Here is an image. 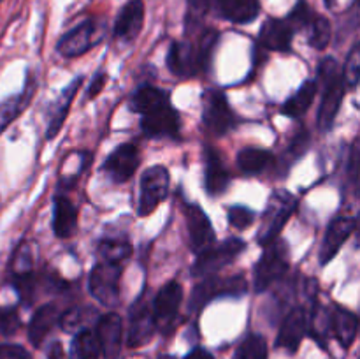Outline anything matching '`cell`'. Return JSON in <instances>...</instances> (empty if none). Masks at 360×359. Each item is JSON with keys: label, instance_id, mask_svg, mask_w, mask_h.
Returning a JSON list of instances; mask_svg holds the SVG:
<instances>
[{"label": "cell", "instance_id": "6da1fadb", "mask_svg": "<svg viewBox=\"0 0 360 359\" xmlns=\"http://www.w3.org/2000/svg\"><path fill=\"white\" fill-rule=\"evenodd\" d=\"M297 199L287 190H274L273 196L267 201L266 211L262 217V225L259 231V243L267 246L280 236L290 215L295 211Z\"/></svg>", "mask_w": 360, "mask_h": 359}, {"label": "cell", "instance_id": "7a4b0ae2", "mask_svg": "<svg viewBox=\"0 0 360 359\" xmlns=\"http://www.w3.org/2000/svg\"><path fill=\"white\" fill-rule=\"evenodd\" d=\"M287 270V245L281 241H273L271 245H267L266 252L262 253V257H260L255 266V273H253V278H255V291L264 292L271 284L280 280Z\"/></svg>", "mask_w": 360, "mask_h": 359}, {"label": "cell", "instance_id": "3957f363", "mask_svg": "<svg viewBox=\"0 0 360 359\" xmlns=\"http://www.w3.org/2000/svg\"><path fill=\"white\" fill-rule=\"evenodd\" d=\"M243 250H245V243L238 238L227 239V241L220 243L213 248L207 246L197 257L195 264L192 267V275L197 278L210 277V275L217 273L221 267L227 266L229 263H232Z\"/></svg>", "mask_w": 360, "mask_h": 359}, {"label": "cell", "instance_id": "277c9868", "mask_svg": "<svg viewBox=\"0 0 360 359\" xmlns=\"http://www.w3.org/2000/svg\"><path fill=\"white\" fill-rule=\"evenodd\" d=\"M169 190V171L164 165H153L141 176L139 206L137 213L141 217L153 213L158 204L167 197Z\"/></svg>", "mask_w": 360, "mask_h": 359}, {"label": "cell", "instance_id": "5b68a950", "mask_svg": "<svg viewBox=\"0 0 360 359\" xmlns=\"http://www.w3.org/2000/svg\"><path fill=\"white\" fill-rule=\"evenodd\" d=\"M122 264L101 263L90 273V292L105 306H115L120 299Z\"/></svg>", "mask_w": 360, "mask_h": 359}, {"label": "cell", "instance_id": "8992f818", "mask_svg": "<svg viewBox=\"0 0 360 359\" xmlns=\"http://www.w3.org/2000/svg\"><path fill=\"white\" fill-rule=\"evenodd\" d=\"M248 289L246 280L243 277H229V278H206L200 282L192 294V310H199L211 299L218 296H243Z\"/></svg>", "mask_w": 360, "mask_h": 359}, {"label": "cell", "instance_id": "52a82bcc", "mask_svg": "<svg viewBox=\"0 0 360 359\" xmlns=\"http://www.w3.org/2000/svg\"><path fill=\"white\" fill-rule=\"evenodd\" d=\"M98 41H101V28H98L97 21L86 20L77 25L76 28H72L70 32H67L58 41L56 49H58V53L62 56L74 58V56L84 55Z\"/></svg>", "mask_w": 360, "mask_h": 359}, {"label": "cell", "instance_id": "ba28073f", "mask_svg": "<svg viewBox=\"0 0 360 359\" xmlns=\"http://www.w3.org/2000/svg\"><path fill=\"white\" fill-rule=\"evenodd\" d=\"M202 118L213 134H225L234 125V115L225 94L210 90L202 95Z\"/></svg>", "mask_w": 360, "mask_h": 359}, {"label": "cell", "instance_id": "9c48e42d", "mask_svg": "<svg viewBox=\"0 0 360 359\" xmlns=\"http://www.w3.org/2000/svg\"><path fill=\"white\" fill-rule=\"evenodd\" d=\"M183 299V289L178 282H169L160 289L153 301V319L157 327L167 331L178 317L179 305Z\"/></svg>", "mask_w": 360, "mask_h": 359}, {"label": "cell", "instance_id": "30bf717a", "mask_svg": "<svg viewBox=\"0 0 360 359\" xmlns=\"http://www.w3.org/2000/svg\"><path fill=\"white\" fill-rule=\"evenodd\" d=\"M157 324L153 319V310L144 301L136 303L130 310L129 334H127V345L132 348L148 344L153 336Z\"/></svg>", "mask_w": 360, "mask_h": 359}, {"label": "cell", "instance_id": "8fae6325", "mask_svg": "<svg viewBox=\"0 0 360 359\" xmlns=\"http://www.w3.org/2000/svg\"><path fill=\"white\" fill-rule=\"evenodd\" d=\"M322 83L323 97L319 111V127L322 130H329L334 125V120H336L338 113H340L347 84H345L341 73L338 76L330 77V80L322 81Z\"/></svg>", "mask_w": 360, "mask_h": 359}, {"label": "cell", "instance_id": "7c38bea8", "mask_svg": "<svg viewBox=\"0 0 360 359\" xmlns=\"http://www.w3.org/2000/svg\"><path fill=\"white\" fill-rule=\"evenodd\" d=\"M139 165V150L134 144H120L104 162V171L111 176L112 182L123 183L132 178Z\"/></svg>", "mask_w": 360, "mask_h": 359}, {"label": "cell", "instance_id": "4fadbf2b", "mask_svg": "<svg viewBox=\"0 0 360 359\" xmlns=\"http://www.w3.org/2000/svg\"><path fill=\"white\" fill-rule=\"evenodd\" d=\"M97 340L101 352L108 359H115L122 351L123 324L118 313H105L97 322Z\"/></svg>", "mask_w": 360, "mask_h": 359}, {"label": "cell", "instance_id": "5bb4252c", "mask_svg": "<svg viewBox=\"0 0 360 359\" xmlns=\"http://www.w3.org/2000/svg\"><path fill=\"white\" fill-rule=\"evenodd\" d=\"M352 231H354V218L338 217L330 222L322 246H320V264L322 266H327L338 256L345 241L350 238Z\"/></svg>", "mask_w": 360, "mask_h": 359}, {"label": "cell", "instance_id": "9a60e30c", "mask_svg": "<svg viewBox=\"0 0 360 359\" xmlns=\"http://www.w3.org/2000/svg\"><path fill=\"white\" fill-rule=\"evenodd\" d=\"M308 317L302 308H294L287 317H285L283 324L278 333L276 345L285 348L288 352H295L301 345L302 338H304L306 331H308Z\"/></svg>", "mask_w": 360, "mask_h": 359}, {"label": "cell", "instance_id": "2e32d148", "mask_svg": "<svg viewBox=\"0 0 360 359\" xmlns=\"http://www.w3.org/2000/svg\"><path fill=\"white\" fill-rule=\"evenodd\" d=\"M186 225H188L190 245L195 252H202L213 241V225H211L207 215L200 210L197 204H190L186 208Z\"/></svg>", "mask_w": 360, "mask_h": 359}, {"label": "cell", "instance_id": "e0dca14e", "mask_svg": "<svg viewBox=\"0 0 360 359\" xmlns=\"http://www.w3.org/2000/svg\"><path fill=\"white\" fill-rule=\"evenodd\" d=\"M141 127H143V132L150 137L176 136L179 130V116L172 109V106L167 104L158 111L144 115L141 120Z\"/></svg>", "mask_w": 360, "mask_h": 359}, {"label": "cell", "instance_id": "ac0fdd59", "mask_svg": "<svg viewBox=\"0 0 360 359\" xmlns=\"http://www.w3.org/2000/svg\"><path fill=\"white\" fill-rule=\"evenodd\" d=\"M144 23V4L143 0H130L122 13L118 14L115 23V35L120 41L130 42L139 35Z\"/></svg>", "mask_w": 360, "mask_h": 359}, {"label": "cell", "instance_id": "d6986e66", "mask_svg": "<svg viewBox=\"0 0 360 359\" xmlns=\"http://www.w3.org/2000/svg\"><path fill=\"white\" fill-rule=\"evenodd\" d=\"M294 28L287 20H267L260 28V44L271 51H290Z\"/></svg>", "mask_w": 360, "mask_h": 359}, {"label": "cell", "instance_id": "ffe728a7", "mask_svg": "<svg viewBox=\"0 0 360 359\" xmlns=\"http://www.w3.org/2000/svg\"><path fill=\"white\" fill-rule=\"evenodd\" d=\"M211 6L220 11L225 20L232 23H250L260 13L259 0H211Z\"/></svg>", "mask_w": 360, "mask_h": 359}, {"label": "cell", "instance_id": "44dd1931", "mask_svg": "<svg viewBox=\"0 0 360 359\" xmlns=\"http://www.w3.org/2000/svg\"><path fill=\"white\" fill-rule=\"evenodd\" d=\"M167 65L172 74L179 77H188L199 69L197 53L190 42H172L167 55Z\"/></svg>", "mask_w": 360, "mask_h": 359}, {"label": "cell", "instance_id": "7402d4cb", "mask_svg": "<svg viewBox=\"0 0 360 359\" xmlns=\"http://www.w3.org/2000/svg\"><path fill=\"white\" fill-rule=\"evenodd\" d=\"M330 329L336 340L343 348H348L354 344L355 336L359 331V319L354 312L343 308V306H336L330 312Z\"/></svg>", "mask_w": 360, "mask_h": 359}, {"label": "cell", "instance_id": "603a6c76", "mask_svg": "<svg viewBox=\"0 0 360 359\" xmlns=\"http://www.w3.org/2000/svg\"><path fill=\"white\" fill-rule=\"evenodd\" d=\"M77 210L69 197L56 196L53 203V231L58 238H70L76 231Z\"/></svg>", "mask_w": 360, "mask_h": 359}, {"label": "cell", "instance_id": "cb8c5ba5", "mask_svg": "<svg viewBox=\"0 0 360 359\" xmlns=\"http://www.w3.org/2000/svg\"><path fill=\"white\" fill-rule=\"evenodd\" d=\"M58 308H56L53 303L41 306V308L34 313L30 324H28V340H30V344L34 345V347H39V345L44 341V338L48 336L49 331L53 329V326L58 322Z\"/></svg>", "mask_w": 360, "mask_h": 359}, {"label": "cell", "instance_id": "d4e9b609", "mask_svg": "<svg viewBox=\"0 0 360 359\" xmlns=\"http://www.w3.org/2000/svg\"><path fill=\"white\" fill-rule=\"evenodd\" d=\"M231 176L225 169L224 162L214 150H206V171H204V187L210 196H218L227 189Z\"/></svg>", "mask_w": 360, "mask_h": 359}, {"label": "cell", "instance_id": "484cf974", "mask_svg": "<svg viewBox=\"0 0 360 359\" xmlns=\"http://www.w3.org/2000/svg\"><path fill=\"white\" fill-rule=\"evenodd\" d=\"M81 83H83V77H76V80H74L72 83L63 90L62 97H60L58 101L55 102V106H53L48 132H46V137H48V139H53V137L60 132V129H62L63 122H65L67 115H69V108L74 101V95H76L77 90H79Z\"/></svg>", "mask_w": 360, "mask_h": 359}, {"label": "cell", "instance_id": "4316f807", "mask_svg": "<svg viewBox=\"0 0 360 359\" xmlns=\"http://www.w3.org/2000/svg\"><path fill=\"white\" fill-rule=\"evenodd\" d=\"M171 104L169 102V95L165 92L158 90L155 87H141L139 90L134 94L132 106L137 113L141 115H150V113L158 111L164 106Z\"/></svg>", "mask_w": 360, "mask_h": 359}, {"label": "cell", "instance_id": "83f0119b", "mask_svg": "<svg viewBox=\"0 0 360 359\" xmlns=\"http://www.w3.org/2000/svg\"><path fill=\"white\" fill-rule=\"evenodd\" d=\"M316 90H319V87H316L315 81H306V83L302 84L287 102H285L283 115L292 116V118H297V116L304 115V113L308 111L309 106H311L313 99H315Z\"/></svg>", "mask_w": 360, "mask_h": 359}, {"label": "cell", "instance_id": "f1b7e54d", "mask_svg": "<svg viewBox=\"0 0 360 359\" xmlns=\"http://www.w3.org/2000/svg\"><path fill=\"white\" fill-rule=\"evenodd\" d=\"M101 345H98L97 334L90 329H83L76 333L72 345H70L69 359H98Z\"/></svg>", "mask_w": 360, "mask_h": 359}, {"label": "cell", "instance_id": "f546056e", "mask_svg": "<svg viewBox=\"0 0 360 359\" xmlns=\"http://www.w3.org/2000/svg\"><path fill=\"white\" fill-rule=\"evenodd\" d=\"M271 160H273L271 151L262 150V148H245L238 155L239 169L250 172V175H257V172L264 171L271 164Z\"/></svg>", "mask_w": 360, "mask_h": 359}, {"label": "cell", "instance_id": "4dcf8cb0", "mask_svg": "<svg viewBox=\"0 0 360 359\" xmlns=\"http://www.w3.org/2000/svg\"><path fill=\"white\" fill-rule=\"evenodd\" d=\"M32 97V92L25 90L21 94L13 95V97L6 99V101L0 102V134L21 115L25 108H27L28 101Z\"/></svg>", "mask_w": 360, "mask_h": 359}, {"label": "cell", "instance_id": "1f68e13d", "mask_svg": "<svg viewBox=\"0 0 360 359\" xmlns=\"http://www.w3.org/2000/svg\"><path fill=\"white\" fill-rule=\"evenodd\" d=\"M95 317V310L88 308V306H76V308H70L69 312H65L60 319L62 322L63 331H69V333H79V331L86 329V324L90 322Z\"/></svg>", "mask_w": 360, "mask_h": 359}, {"label": "cell", "instance_id": "d6a6232c", "mask_svg": "<svg viewBox=\"0 0 360 359\" xmlns=\"http://www.w3.org/2000/svg\"><path fill=\"white\" fill-rule=\"evenodd\" d=\"M98 253L102 256L104 263L122 264L127 257L132 253V246L127 241H120V239H104L98 243Z\"/></svg>", "mask_w": 360, "mask_h": 359}, {"label": "cell", "instance_id": "836d02e7", "mask_svg": "<svg viewBox=\"0 0 360 359\" xmlns=\"http://www.w3.org/2000/svg\"><path fill=\"white\" fill-rule=\"evenodd\" d=\"M309 46L315 49H326L330 42V23L327 18L315 16L309 21Z\"/></svg>", "mask_w": 360, "mask_h": 359}, {"label": "cell", "instance_id": "e575fe53", "mask_svg": "<svg viewBox=\"0 0 360 359\" xmlns=\"http://www.w3.org/2000/svg\"><path fill=\"white\" fill-rule=\"evenodd\" d=\"M311 333L313 336L319 340V344L326 345L329 334H333V329H330V312L322 305H316L315 310H313L311 315Z\"/></svg>", "mask_w": 360, "mask_h": 359}, {"label": "cell", "instance_id": "d590c367", "mask_svg": "<svg viewBox=\"0 0 360 359\" xmlns=\"http://www.w3.org/2000/svg\"><path fill=\"white\" fill-rule=\"evenodd\" d=\"M234 359H267V344L260 334H252L239 345Z\"/></svg>", "mask_w": 360, "mask_h": 359}, {"label": "cell", "instance_id": "8d00e7d4", "mask_svg": "<svg viewBox=\"0 0 360 359\" xmlns=\"http://www.w3.org/2000/svg\"><path fill=\"white\" fill-rule=\"evenodd\" d=\"M341 76H343L345 84H347L348 88H354L359 84V81H360V42H357V44L352 48V51L348 53L347 62H345Z\"/></svg>", "mask_w": 360, "mask_h": 359}, {"label": "cell", "instance_id": "74e56055", "mask_svg": "<svg viewBox=\"0 0 360 359\" xmlns=\"http://www.w3.org/2000/svg\"><path fill=\"white\" fill-rule=\"evenodd\" d=\"M217 39H218V34L214 30H207L206 34L200 37L199 46L195 48L197 65H199V69H206V67L210 65L211 53H213L214 44H217Z\"/></svg>", "mask_w": 360, "mask_h": 359}, {"label": "cell", "instance_id": "f35d334b", "mask_svg": "<svg viewBox=\"0 0 360 359\" xmlns=\"http://www.w3.org/2000/svg\"><path fill=\"white\" fill-rule=\"evenodd\" d=\"M20 326V315L16 310L0 306V336H13Z\"/></svg>", "mask_w": 360, "mask_h": 359}, {"label": "cell", "instance_id": "ab89813d", "mask_svg": "<svg viewBox=\"0 0 360 359\" xmlns=\"http://www.w3.org/2000/svg\"><path fill=\"white\" fill-rule=\"evenodd\" d=\"M253 218H255L253 211L245 206H232L231 210H229V222H231L232 227L236 229L250 227V225L253 224Z\"/></svg>", "mask_w": 360, "mask_h": 359}, {"label": "cell", "instance_id": "60d3db41", "mask_svg": "<svg viewBox=\"0 0 360 359\" xmlns=\"http://www.w3.org/2000/svg\"><path fill=\"white\" fill-rule=\"evenodd\" d=\"M11 264H13V275L28 273V271H32V252L30 248H28V245H21L20 248L16 250Z\"/></svg>", "mask_w": 360, "mask_h": 359}, {"label": "cell", "instance_id": "b9f144b4", "mask_svg": "<svg viewBox=\"0 0 360 359\" xmlns=\"http://www.w3.org/2000/svg\"><path fill=\"white\" fill-rule=\"evenodd\" d=\"M288 23H290V27L294 28H301L304 27V25H309V21H311V13H309V7L306 6L304 2H299L297 6H295V9L292 11V14L288 16Z\"/></svg>", "mask_w": 360, "mask_h": 359}, {"label": "cell", "instance_id": "7bdbcfd3", "mask_svg": "<svg viewBox=\"0 0 360 359\" xmlns=\"http://www.w3.org/2000/svg\"><path fill=\"white\" fill-rule=\"evenodd\" d=\"M211 7V0H188V23H199L207 14Z\"/></svg>", "mask_w": 360, "mask_h": 359}, {"label": "cell", "instance_id": "ee69618b", "mask_svg": "<svg viewBox=\"0 0 360 359\" xmlns=\"http://www.w3.org/2000/svg\"><path fill=\"white\" fill-rule=\"evenodd\" d=\"M348 178L350 182H359L360 178V141H355L350 151V160H348Z\"/></svg>", "mask_w": 360, "mask_h": 359}, {"label": "cell", "instance_id": "f6af8a7d", "mask_svg": "<svg viewBox=\"0 0 360 359\" xmlns=\"http://www.w3.org/2000/svg\"><path fill=\"white\" fill-rule=\"evenodd\" d=\"M0 359H32L21 345H0Z\"/></svg>", "mask_w": 360, "mask_h": 359}, {"label": "cell", "instance_id": "bcb514c9", "mask_svg": "<svg viewBox=\"0 0 360 359\" xmlns=\"http://www.w3.org/2000/svg\"><path fill=\"white\" fill-rule=\"evenodd\" d=\"M105 81H108V74H105V73H98L97 76L94 77V81H91L90 88H88V97H90V99L97 97V95L101 94L102 88H104Z\"/></svg>", "mask_w": 360, "mask_h": 359}, {"label": "cell", "instance_id": "7dc6e473", "mask_svg": "<svg viewBox=\"0 0 360 359\" xmlns=\"http://www.w3.org/2000/svg\"><path fill=\"white\" fill-rule=\"evenodd\" d=\"M308 143H309L308 134H299V136L294 139V143H292L290 151L295 155V157H301V155L306 151V148H308Z\"/></svg>", "mask_w": 360, "mask_h": 359}, {"label": "cell", "instance_id": "c3c4849f", "mask_svg": "<svg viewBox=\"0 0 360 359\" xmlns=\"http://www.w3.org/2000/svg\"><path fill=\"white\" fill-rule=\"evenodd\" d=\"M48 359H67L65 358V351H63V347H62V344H60V341H55V344L49 347Z\"/></svg>", "mask_w": 360, "mask_h": 359}, {"label": "cell", "instance_id": "681fc988", "mask_svg": "<svg viewBox=\"0 0 360 359\" xmlns=\"http://www.w3.org/2000/svg\"><path fill=\"white\" fill-rule=\"evenodd\" d=\"M185 359H213V355L207 351H204V348H193Z\"/></svg>", "mask_w": 360, "mask_h": 359}, {"label": "cell", "instance_id": "f907efd6", "mask_svg": "<svg viewBox=\"0 0 360 359\" xmlns=\"http://www.w3.org/2000/svg\"><path fill=\"white\" fill-rule=\"evenodd\" d=\"M355 234V246L360 248V211L357 213V217L354 218V231H352Z\"/></svg>", "mask_w": 360, "mask_h": 359}, {"label": "cell", "instance_id": "816d5d0a", "mask_svg": "<svg viewBox=\"0 0 360 359\" xmlns=\"http://www.w3.org/2000/svg\"><path fill=\"white\" fill-rule=\"evenodd\" d=\"M323 2H326L327 7H333L334 6V0H323Z\"/></svg>", "mask_w": 360, "mask_h": 359}, {"label": "cell", "instance_id": "f5cc1de1", "mask_svg": "<svg viewBox=\"0 0 360 359\" xmlns=\"http://www.w3.org/2000/svg\"><path fill=\"white\" fill-rule=\"evenodd\" d=\"M158 359H176V358H174V355H167V354H165V355H160V358H158Z\"/></svg>", "mask_w": 360, "mask_h": 359}, {"label": "cell", "instance_id": "db71d44e", "mask_svg": "<svg viewBox=\"0 0 360 359\" xmlns=\"http://www.w3.org/2000/svg\"><path fill=\"white\" fill-rule=\"evenodd\" d=\"M357 2H359V6H360V0H357Z\"/></svg>", "mask_w": 360, "mask_h": 359}]
</instances>
